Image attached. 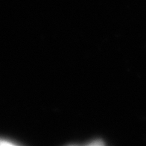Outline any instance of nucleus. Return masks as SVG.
Masks as SVG:
<instances>
[{
	"instance_id": "obj_1",
	"label": "nucleus",
	"mask_w": 146,
	"mask_h": 146,
	"mask_svg": "<svg viewBox=\"0 0 146 146\" xmlns=\"http://www.w3.org/2000/svg\"><path fill=\"white\" fill-rule=\"evenodd\" d=\"M16 145L14 142H9V141H7L5 139H0V145Z\"/></svg>"
}]
</instances>
